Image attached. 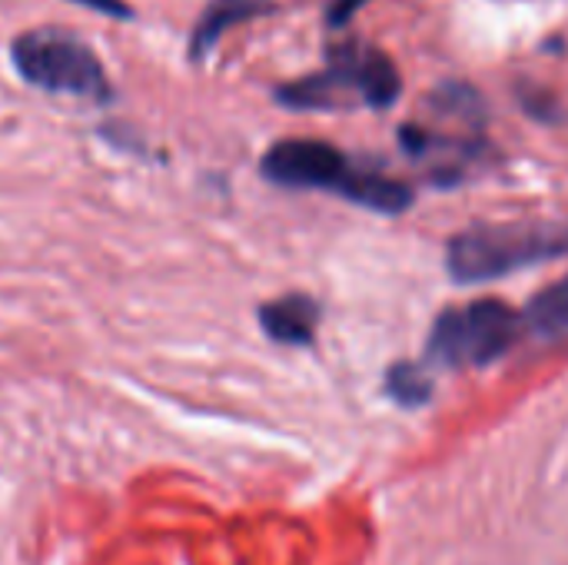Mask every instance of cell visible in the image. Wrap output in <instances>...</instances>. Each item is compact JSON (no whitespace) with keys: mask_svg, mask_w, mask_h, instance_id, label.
<instances>
[{"mask_svg":"<svg viewBox=\"0 0 568 565\" xmlns=\"http://www.w3.org/2000/svg\"><path fill=\"white\" fill-rule=\"evenodd\" d=\"M260 173L286 190H326L349 203L389 216L413 206V190L403 180L353 163L339 147L326 140H306V137L276 140L263 153Z\"/></svg>","mask_w":568,"mask_h":565,"instance_id":"1","label":"cell"},{"mask_svg":"<svg viewBox=\"0 0 568 565\" xmlns=\"http://www.w3.org/2000/svg\"><path fill=\"white\" fill-rule=\"evenodd\" d=\"M403 93V77L393 63V57L379 47L343 40L326 47V67L280 83L273 90L276 103L290 110H389Z\"/></svg>","mask_w":568,"mask_h":565,"instance_id":"2","label":"cell"},{"mask_svg":"<svg viewBox=\"0 0 568 565\" xmlns=\"http://www.w3.org/2000/svg\"><path fill=\"white\" fill-rule=\"evenodd\" d=\"M10 67L17 77L50 97H73L83 103H110L113 83L97 50L67 27H30L10 40Z\"/></svg>","mask_w":568,"mask_h":565,"instance_id":"3","label":"cell"},{"mask_svg":"<svg viewBox=\"0 0 568 565\" xmlns=\"http://www.w3.org/2000/svg\"><path fill=\"white\" fill-rule=\"evenodd\" d=\"M559 256H568L566 220H516L456 233L446 250V266L456 283H486Z\"/></svg>","mask_w":568,"mask_h":565,"instance_id":"4","label":"cell"},{"mask_svg":"<svg viewBox=\"0 0 568 565\" xmlns=\"http://www.w3.org/2000/svg\"><path fill=\"white\" fill-rule=\"evenodd\" d=\"M526 333L523 313L503 300H476L449 306L436 316L429 333V360L449 370H479L503 360Z\"/></svg>","mask_w":568,"mask_h":565,"instance_id":"5","label":"cell"},{"mask_svg":"<svg viewBox=\"0 0 568 565\" xmlns=\"http://www.w3.org/2000/svg\"><path fill=\"white\" fill-rule=\"evenodd\" d=\"M273 10H276V0H210L200 10L196 23L190 30V40H186L190 63H203L233 27L266 17Z\"/></svg>","mask_w":568,"mask_h":565,"instance_id":"6","label":"cell"},{"mask_svg":"<svg viewBox=\"0 0 568 565\" xmlns=\"http://www.w3.org/2000/svg\"><path fill=\"white\" fill-rule=\"evenodd\" d=\"M260 323L266 336L283 346H310L320 323V303L306 293H290L260 306Z\"/></svg>","mask_w":568,"mask_h":565,"instance_id":"7","label":"cell"},{"mask_svg":"<svg viewBox=\"0 0 568 565\" xmlns=\"http://www.w3.org/2000/svg\"><path fill=\"white\" fill-rule=\"evenodd\" d=\"M523 323L526 333L542 343L568 340V276L532 296V303L523 313Z\"/></svg>","mask_w":568,"mask_h":565,"instance_id":"8","label":"cell"},{"mask_svg":"<svg viewBox=\"0 0 568 565\" xmlns=\"http://www.w3.org/2000/svg\"><path fill=\"white\" fill-rule=\"evenodd\" d=\"M386 393L399 406H423L433 396V380L416 363H396L386 373Z\"/></svg>","mask_w":568,"mask_h":565,"instance_id":"9","label":"cell"},{"mask_svg":"<svg viewBox=\"0 0 568 565\" xmlns=\"http://www.w3.org/2000/svg\"><path fill=\"white\" fill-rule=\"evenodd\" d=\"M519 100H523L526 113H529V117H536V120H542V123H552V120H559V117H562V110H559L556 97H552V93H546V90H529V87H523V90H519Z\"/></svg>","mask_w":568,"mask_h":565,"instance_id":"10","label":"cell"},{"mask_svg":"<svg viewBox=\"0 0 568 565\" xmlns=\"http://www.w3.org/2000/svg\"><path fill=\"white\" fill-rule=\"evenodd\" d=\"M67 3H77L83 10H93V13L110 17V20H120V23L136 20V7L130 0H67Z\"/></svg>","mask_w":568,"mask_h":565,"instance_id":"11","label":"cell"},{"mask_svg":"<svg viewBox=\"0 0 568 565\" xmlns=\"http://www.w3.org/2000/svg\"><path fill=\"white\" fill-rule=\"evenodd\" d=\"M366 7V0H333L329 3V10H326V23L333 27V30H339V27H346L359 10Z\"/></svg>","mask_w":568,"mask_h":565,"instance_id":"12","label":"cell"}]
</instances>
